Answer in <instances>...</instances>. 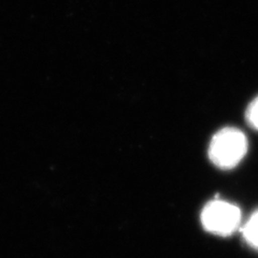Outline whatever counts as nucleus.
Here are the masks:
<instances>
[{"label":"nucleus","mask_w":258,"mask_h":258,"mask_svg":"<svg viewBox=\"0 0 258 258\" xmlns=\"http://www.w3.org/2000/svg\"><path fill=\"white\" fill-rule=\"evenodd\" d=\"M245 118L249 126L258 131V96L248 104L245 112Z\"/></svg>","instance_id":"nucleus-4"},{"label":"nucleus","mask_w":258,"mask_h":258,"mask_svg":"<svg viewBox=\"0 0 258 258\" xmlns=\"http://www.w3.org/2000/svg\"><path fill=\"white\" fill-rule=\"evenodd\" d=\"M201 223L206 230L222 237L230 236L241 223L240 209L224 200H213L201 212Z\"/></svg>","instance_id":"nucleus-2"},{"label":"nucleus","mask_w":258,"mask_h":258,"mask_svg":"<svg viewBox=\"0 0 258 258\" xmlns=\"http://www.w3.org/2000/svg\"><path fill=\"white\" fill-rule=\"evenodd\" d=\"M245 135L237 128L226 127L217 132L210 142L209 158L224 170L235 168L247 153Z\"/></svg>","instance_id":"nucleus-1"},{"label":"nucleus","mask_w":258,"mask_h":258,"mask_svg":"<svg viewBox=\"0 0 258 258\" xmlns=\"http://www.w3.org/2000/svg\"><path fill=\"white\" fill-rule=\"evenodd\" d=\"M241 231L248 245L258 249V210L246 221Z\"/></svg>","instance_id":"nucleus-3"}]
</instances>
